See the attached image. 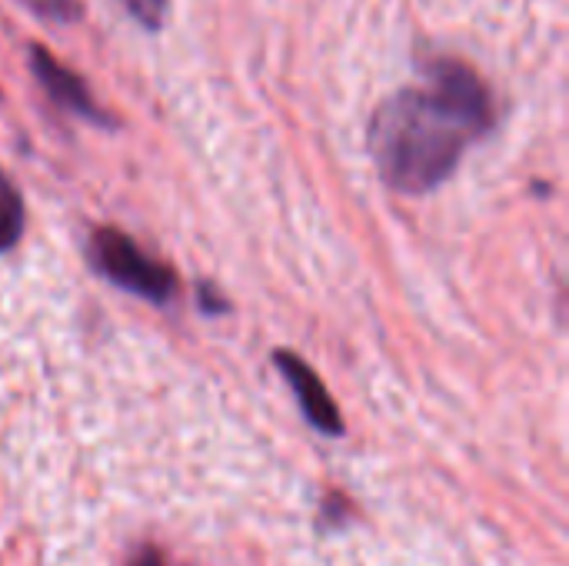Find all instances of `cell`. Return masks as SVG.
I'll return each mask as SVG.
<instances>
[{
	"mask_svg": "<svg viewBox=\"0 0 569 566\" xmlns=\"http://www.w3.org/2000/svg\"><path fill=\"white\" fill-rule=\"evenodd\" d=\"M423 77V87L387 97L367 130L370 157L397 193L440 187L457 170L467 143L493 127L490 90L473 67L437 57Z\"/></svg>",
	"mask_w": 569,
	"mask_h": 566,
	"instance_id": "1",
	"label": "cell"
},
{
	"mask_svg": "<svg viewBox=\"0 0 569 566\" xmlns=\"http://www.w3.org/2000/svg\"><path fill=\"white\" fill-rule=\"evenodd\" d=\"M93 260L97 267L123 290L137 294V297H147L153 304L167 300L173 294V274L163 267V264H153L150 257H143L133 240L120 230H97L93 234Z\"/></svg>",
	"mask_w": 569,
	"mask_h": 566,
	"instance_id": "2",
	"label": "cell"
},
{
	"mask_svg": "<svg viewBox=\"0 0 569 566\" xmlns=\"http://www.w3.org/2000/svg\"><path fill=\"white\" fill-rule=\"evenodd\" d=\"M27 57H30V70H33L37 83L50 93V100H53L57 107H63V110H70V113H77V117H83V120H90V123L113 127L110 113H103V110L97 107V100L90 97L87 83H83L70 67H63L50 50H43V47L33 43V47L27 50Z\"/></svg>",
	"mask_w": 569,
	"mask_h": 566,
	"instance_id": "3",
	"label": "cell"
},
{
	"mask_svg": "<svg viewBox=\"0 0 569 566\" xmlns=\"http://www.w3.org/2000/svg\"><path fill=\"white\" fill-rule=\"evenodd\" d=\"M273 364L283 370L287 384L293 387L297 400H300V410L307 414V420L320 430V434H330V437H340L343 434V420L337 414V404L333 397L327 394V387L320 384V377L310 370V364H303L297 354L290 350H277L273 354Z\"/></svg>",
	"mask_w": 569,
	"mask_h": 566,
	"instance_id": "4",
	"label": "cell"
},
{
	"mask_svg": "<svg viewBox=\"0 0 569 566\" xmlns=\"http://www.w3.org/2000/svg\"><path fill=\"white\" fill-rule=\"evenodd\" d=\"M23 230V203L13 183L0 173V250H10Z\"/></svg>",
	"mask_w": 569,
	"mask_h": 566,
	"instance_id": "5",
	"label": "cell"
},
{
	"mask_svg": "<svg viewBox=\"0 0 569 566\" xmlns=\"http://www.w3.org/2000/svg\"><path fill=\"white\" fill-rule=\"evenodd\" d=\"M37 17L53 20V23H73L83 17V3L80 0H23Z\"/></svg>",
	"mask_w": 569,
	"mask_h": 566,
	"instance_id": "6",
	"label": "cell"
},
{
	"mask_svg": "<svg viewBox=\"0 0 569 566\" xmlns=\"http://www.w3.org/2000/svg\"><path fill=\"white\" fill-rule=\"evenodd\" d=\"M120 3L147 30H160L163 20H167V10H170V0H120Z\"/></svg>",
	"mask_w": 569,
	"mask_h": 566,
	"instance_id": "7",
	"label": "cell"
},
{
	"mask_svg": "<svg viewBox=\"0 0 569 566\" xmlns=\"http://www.w3.org/2000/svg\"><path fill=\"white\" fill-rule=\"evenodd\" d=\"M200 304H203V310H210V314H223V310H227V304L220 300V294H217L213 287H200Z\"/></svg>",
	"mask_w": 569,
	"mask_h": 566,
	"instance_id": "8",
	"label": "cell"
},
{
	"mask_svg": "<svg viewBox=\"0 0 569 566\" xmlns=\"http://www.w3.org/2000/svg\"><path fill=\"white\" fill-rule=\"evenodd\" d=\"M130 566H163V557H160L157 550H143V554L133 557V564Z\"/></svg>",
	"mask_w": 569,
	"mask_h": 566,
	"instance_id": "9",
	"label": "cell"
}]
</instances>
